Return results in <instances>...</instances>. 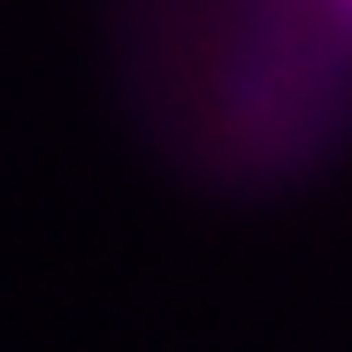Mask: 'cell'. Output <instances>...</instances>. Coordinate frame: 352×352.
I'll return each mask as SVG.
<instances>
[{
    "instance_id": "6da1fadb",
    "label": "cell",
    "mask_w": 352,
    "mask_h": 352,
    "mask_svg": "<svg viewBox=\"0 0 352 352\" xmlns=\"http://www.w3.org/2000/svg\"><path fill=\"white\" fill-rule=\"evenodd\" d=\"M322 8H329V23H337V31H352V0H322Z\"/></svg>"
}]
</instances>
